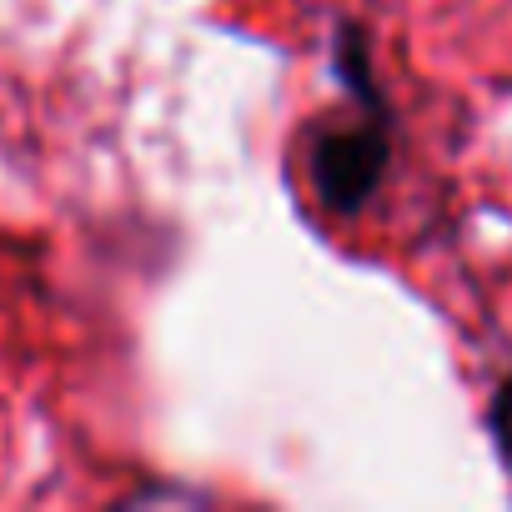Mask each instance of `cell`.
Masks as SVG:
<instances>
[{
    "label": "cell",
    "instance_id": "obj_1",
    "mask_svg": "<svg viewBox=\"0 0 512 512\" xmlns=\"http://www.w3.org/2000/svg\"><path fill=\"white\" fill-rule=\"evenodd\" d=\"M387 131L382 126H347V131H332L317 141V156H312V176H317V191L332 211H357L382 171H387Z\"/></svg>",
    "mask_w": 512,
    "mask_h": 512
},
{
    "label": "cell",
    "instance_id": "obj_2",
    "mask_svg": "<svg viewBox=\"0 0 512 512\" xmlns=\"http://www.w3.org/2000/svg\"><path fill=\"white\" fill-rule=\"evenodd\" d=\"M492 437H497V447H502V457L512 467V382H502V392L492 402Z\"/></svg>",
    "mask_w": 512,
    "mask_h": 512
}]
</instances>
